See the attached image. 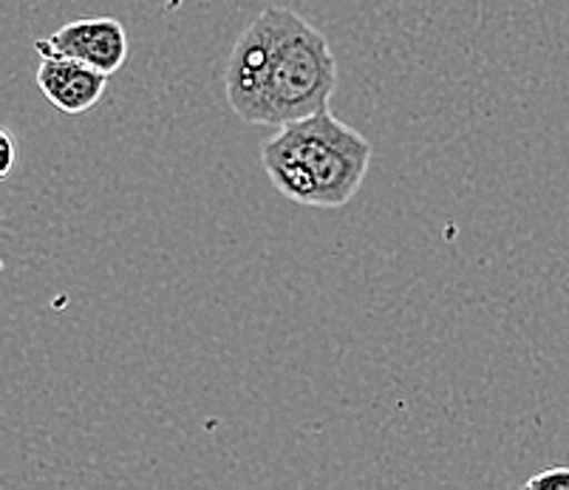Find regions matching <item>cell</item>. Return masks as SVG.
<instances>
[{
    "label": "cell",
    "mask_w": 569,
    "mask_h": 490,
    "mask_svg": "<svg viewBox=\"0 0 569 490\" xmlns=\"http://www.w3.org/2000/svg\"><path fill=\"white\" fill-rule=\"evenodd\" d=\"M338 57L320 29L292 9H263L232 46L224 91L247 126L281 128L326 111L338 89Z\"/></svg>",
    "instance_id": "1"
},
{
    "label": "cell",
    "mask_w": 569,
    "mask_h": 490,
    "mask_svg": "<svg viewBox=\"0 0 569 490\" xmlns=\"http://www.w3.org/2000/svg\"><path fill=\"white\" fill-rule=\"evenodd\" d=\"M269 182L303 208H343L371 164V142L329 108L287 122L261 146Z\"/></svg>",
    "instance_id": "2"
},
{
    "label": "cell",
    "mask_w": 569,
    "mask_h": 490,
    "mask_svg": "<svg viewBox=\"0 0 569 490\" xmlns=\"http://www.w3.org/2000/svg\"><path fill=\"white\" fill-rule=\"evenodd\" d=\"M34 51L74 57L106 74H117L128 60V32L126 26L113 18L71 20L49 38L34 40Z\"/></svg>",
    "instance_id": "3"
},
{
    "label": "cell",
    "mask_w": 569,
    "mask_h": 490,
    "mask_svg": "<svg viewBox=\"0 0 569 490\" xmlns=\"http://www.w3.org/2000/svg\"><path fill=\"white\" fill-rule=\"evenodd\" d=\"M106 71L66 54H40L38 89L57 111L86 113L102 100L108 89Z\"/></svg>",
    "instance_id": "4"
},
{
    "label": "cell",
    "mask_w": 569,
    "mask_h": 490,
    "mask_svg": "<svg viewBox=\"0 0 569 490\" xmlns=\"http://www.w3.org/2000/svg\"><path fill=\"white\" fill-rule=\"evenodd\" d=\"M530 490H569V468L567 466H552L547 471H538L536 477L527 479Z\"/></svg>",
    "instance_id": "5"
},
{
    "label": "cell",
    "mask_w": 569,
    "mask_h": 490,
    "mask_svg": "<svg viewBox=\"0 0 569 490\" xmlns=\"http://www.w3.org/2000/svg\"><path fill=\"white\" fill-rule=\"evenodd\" d=\"M0 151H3V162H0V179H9L12 173V164H14V142H12V133L9 128L0 131Z\"/></svg>",
    "instance_id": "6"
}]
</instances>
